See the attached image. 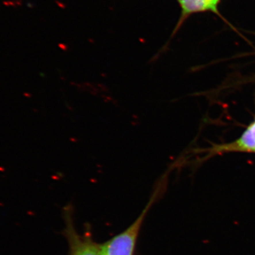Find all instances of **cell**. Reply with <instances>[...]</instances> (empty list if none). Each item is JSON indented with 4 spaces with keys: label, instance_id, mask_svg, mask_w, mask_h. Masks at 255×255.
I'll return each instance as SVG.
<instances>
[{
    "label": "cell",
    "instance_id": "7a4b0ae2",
    "mask_svg": "<svg viewBox=\"0 0 255 255\" xmlns=\"http://www.w3.org/2000/svg\"><path fill=\"white\" fill-rule=\"evenodd\" d=\"M208 156L230 152H247L255 153V120L237 139L233 142L216 145L208 149Z\"/></svg>",
    "mask_w": 255,
    "mask_h": 255
},
{
    "label": "cell",
    "instance_id": "277c9868",
    "mask_svg": "<svg viewBox=\"0 0 255 255\" xmlns=\"http://www.w3.org/2000/svg\"><path fill=\"white\" fill-rule=\"evenodd\" d=\"M181 8V15L175 31L179 29L191 15L201 12H213L218 14V6L221 0H177Z\"/></svg>",
    "mask_w": 255,
    "mask_h": 255
},
{
    "label": "cell",
    "instance_id": "3957f363",
    "mask_svg": "<svg viewBox=\"0 0 255 255\" xmlns=\"http://www.w3.org/2000/svg\"><path fill=\"white\" fill-rule=\"evenodd\" d=\"M65 235L68 241L70 255H102L101 245L93 241L88 235H79L68 219Z\"/></svg>",
    "mask_w": 255,
    "mask_h": 255
},
{
    "label": "cell",
    "instance_id": "6da1fadb",
    "mask_svg": "<svg viewBox=\"0 0 255 255\" xmlns=\"http://www.w3.org/2000/svg\"><path fill=\"white\" fill-rule=\"evenodd\" d=\"M151 204L152 201L127 229L101 245L102 255H134L139 232Z\"/></svg>",
    "mask_w": 255,
    "mask_h": 255
}]
</instances>
